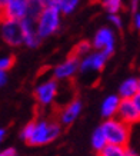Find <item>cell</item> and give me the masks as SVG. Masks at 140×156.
<instances>
[{
  "label": "cell",
  "instance_id": "cell-2",
  "mask_svg": "<svg viewBox=\"0 0 140 156\" xmlns=\"http://www.w3.org/2000/svg\"><path fill=\"white\" fill-rule=\"evenodd\" d=\"M102 130L106 136L107 145H114V146L127 147L130 142L131 128L126 123H123L117 118L107 119L102 123Z\"/></svg>",
  "mask_w": 140,
  "mask_h": 156
},
{
  "label": "cell",
  "instance_id": "cell-16",
  "mask_svg": "<svg viewBox=\"0 0 140 156\" xmlns=\"http://www.w3.org/2000/svg\"><path fill=\"white\" fill-rule=\"evenodd\" d=\"M43 10H44V2H40V0H32V2H29L27 17L36 22V20L39 19V16L42 14Z\"/></svg>",
  "mask_w": 140,
  "mask_h": 156
},
{
  "label": "cell",
  "instance_id": "cell-25",
  "mask_svg": "<svg viewBox=\"0 0 140 156\" xmlns=\"http://www.w3.org/2000/svg\"><path fill=\"white\" fill-rule=\"evenodd\" d=\"M131 100H133V103H135L136 109H137V112L140 113V92H139V93H137V95H136Z\"/></svg>",
  "mask_w": 140,
  "mask_h": 156
},
{
  "label": "cell",
  "instance_id": "cell-23",
  "mask_svg": "<svg viewBox=\"0 0 140 156\" xmlns=\"http://www.w3.org/2000/svg\"><path fill=\"white\" fill-rule=\"evenodd\" d=\"M0 156H16V149L14 147H6L0 151Z\"/></svg>",
  "mask_w": 140,
  "mask_h": 156
},
{
  "label": "cell",
  "instance_id": "cell-10",
  "mask_svg": "<svg viewBox=\"0 0 140 156\" xmlns=\"http://www.w3.org/2000/svg\"><path fill=\"white\" fill-rule=\"evenodd\" d=\"M119 120L126 123L129 126H133L136 123H140V113L137 112L135 103L131 99H121L119 105V110H117V116Z\"/></svg>",
  "mask_w": 140,
  "mask_h": 156
},
{
  "label": "cell",
  "instance_id": "cell-4",
  "mask_svg": "<svg viewBox=\"0 0 140 156\" xmlns=\"http://www.w3.org/2000/svg\"><path fill=\"white\" fill-rule=\"evenodd\" d=\"M29 0H6L0 2V22L16 20L22 22L27 17Z\"/></svg>",
  "mask_w": 140,
  "mask_h": 156
},
{
  "label": "cell",
  "instance_id": "cell-24",
  "mask_svg": "<svg viewBox=\"0 0 140 156\" xmlns=\"http://www.w3.org/2000/svg\"><path fill=\"white\" fill-rule=\"evenodd\" d=\"M133 26H135L136 30H139L140 32V13L139 12L133 14Z\"/></svg>",
  "mask_w": 140,
  "mask_h": 156
},
{
  "label": "cell",
  "instance_id": "cell-19",
  "mask_svg": "<svg viewBox=\"0 0 140 156\" xmlns=\"http://www.w3.org/2000/svg\"><path fill=\"white\" fill-rule=\"evenodd\" d=\"M79 6L77 0H57V9L63 14H70L73 13Z\"/></svg>",
  "mask_w": 140,
  "mask_h": 156
},
{
  "label": "cell",
  "instance_id": "cell-11",
  "mask_svg": "<svg viewBox=\"0 0 140 156\" xmlns=\"http://www.w3.org/2000/svg\"><path fill=\"white\" fill-rule=\"evenodd\" d=\"M82 108H83L82 100H79V99L72 100L69 105H66L65 108L61 109L60 115H59V123H60L61 126L72 125L76 119L79 118V115L82 113Z\"/></svg>",
  "mask_w": 140,
  "mask_h": 156
},
{
  "label": "cell",
  "instance_id": "cell-15",
  "mask_svg": "<svg viewBox=\"0 0 140 156\" xmlns=\"http://www.w3.org/2000/svg\"><path fill=\"white\" fill-rule=\"evenodd\" d=\"M90 140H92V147H93L97 153H100L104 147L107 146L106 136H104V133H103V130H102V128H100V126H99L97 129H94V130H93Z\"/></svg>",
  "mask_w": 140,
  "mask_h": 156
},
{
  "label": "cell",
  "instance_id": "cell-6",
  "mask_svg": "<svg viewBox=\"0 0 140 156\" xmlns=\"http://www.w3.org/2000/svg\"><path fill=\"white\" fill-rule=\"evenodd\" d=\"M109 56L104 55L103 52H93L87 55L86 57H83L80 60L79 72L82 76L93 75V73H99L100 70H103V67L106 65Z\"/></svg>",
  "mask_w": 140,
  "mask_h": 156
},
{
  "label": "cell",
  "instance_id": "cell-1",
  "mask_svg": "<svg viewBox=\"0 0 140 156\" xmlns=\"http://www.w3.org/2000/svg\"><path fill=\"white\" fill-rule=\"evenodd\" d=\"M61 132V125L59 122L39 119L29 122L22 130V137L32 146H42L53 142Z\"/></svg>",
  "mask_w": 140,
  "mask_h": 156
},
{
  "label": "cell",
  "instance_id": "cell-13",
  "mask_svg": "<svg viewBox=\"0 0 140 156\" xmlns=\"http://www.w3.org/2000/svg\"><path fill=\"white\" fill-rule=\"evenodd\" d=\"M120 100L121 99L119 98V95H109V96H106V99L102 102L100 113H102V116L106 119V120L117 116V110H119Z\"/></svg>",
  "mask_w": 140,
  "mask_h": 156
},
{
  "label": "cell",
  "instance_id": "cell-3",
  "mask_svg": "<svg viewBox=\"0 0 140 156\" xmlns=\"http://www.w3.org/2000/svg\"><path fill=\"white\" fill-rule=\"evenodd\" d=\"M60 26V12L54 6L47 5L44 2V10L36 20V30L40 39H46L56 33Z\"/></svg>",
  "mask_w": 140,
  "mask_h": 156
},
{
  "label": "cell",
  "instance_id": "cell-30",
  "mask_svg": "<svg viewBox=\"0 0 140 156\" xmlns=\"http://www.w3.org/2000/svg\"><path fill=\"white\" fill-rule=\"evenodd\" d=\"M139 83H140V79H139Z\"/></svg>",
  "mask_w": 140,
  "mask_h": 156
},
{
  "label": "cell",
  "instance_id": "cell-8",
  "mask_svg": "<svg viewBox=\"0 0 140 156\" xmlns=\"http://www.w3.org/2000/svg\"><path fill=\"white\" fill-rule=\"evenodd\" d=\"M57 80L54 79H49L46 82H42L37 87L34 89V98L40 105L43 106H49L53 103V100L56 99L57 96Z\"/></svg>",
  "mask_w": 140,
  "mask_h": 156
},
{
  "label": "cell",
  "instance_id": "cell-29",
  "mask_svg": "<svg viewBox=\"0 0 140 156\" xmlns=\"http://www.w3.org/2000/svg\"><path fill=\"white\" fill-rule=\"evenodd\" d=\"M127 151H129V156H139V153L136 151H133V149H129V147H127Z\"/></svg>",
  "mask_w": 140,
  "mask_h": 156
},
{
  "label": "cell",
  "instance_id": "cell-21",
  "mask_svg": "<svg viewBox=\"0 0 140 156\" xmlns=\"http://www.w3.org/2000/svg\"><path fill=\"white\" fill-rule=\"evenodd\" d=\"M14 65V57L13 56H3L0 57V72H7L12 69Z\"/></svg>",
  "mask_w": 140,
  "mask_h": 156
},
{
  "label": "cell",
  "instance_id": "cell-17",
  "mask_svg": "<svg viewBox=\"0 0 140 156\" xmlns=\"http://www.w3.org/2000/svg\"><path fill=\"white\" fill-rule=\"evenodd\" d=\"M90 53H92V43L87 42V40H82V42H79L75 46L72 55L75 57H77V59H80V57L83 59V57H86Z\"/></svg>",
  "mask_w": 140,
  "mask_h": 156
},
{
  "label": "cell",
  "instance_id": "cell-22",
  "mask_svg": "<svg viewBox=\"0 0 140 156\" xmlns=\"http://www.w3.org/2000/svg\"><path fill=\"white\" fill-rule=\"evenodd\" d=\"M109 22L114 26V27L117 29H121L123 27V20H121V17L119 16V14H109Z\"/></svg>",
  "mask_w": 140,
  "mask_h": 156
},
{
  "label": "cell",
  "instance_id": "cell-18",
  "mask_svg": "<svg viewBox=\"0 0 140 156\" xmlns=\"http://www.w3.org/2000/svg\"><path fill=\"white\" fill-rule=\"evenodd\" d=\"M99 156H129V151H127V147H123V146L107 145L99 153Z\"/></svg>",
  "mask_w": 140,
  "mask_h": 156
},
{
  "label": "cell",
  "instance_id": "cell-9",
  "mask_svg": "<svg viewBox=\"0 0 140 156\" xmlns=\"http://www.w3.org/2000/svg\"><path fill=\"white\" fill-rule=\"evenodd\" d=\"M79 66H80V59L75 57L73 55H70L66 60H63L57 66H54V69H53L54 80H66V79L73 77L79 72Z\"/></svg>",
  "mask_w": 140,
  "mask_h": 156
},
{
  "label": "cell",
  "instance_id": "cell-27",
  "mask_svg": "<svg viewBox=\"0 0 140 156\" xmlns=\"http://www.w3.org/2000/svg\"><path fill=\"white\" fill-rule=\"evenodd\" d=\"M5 136H6V129L0 128V142H3V139H5Z\"/></svg>",
  "mask_w": 140,
  "mask_h": 156
},
{
  "label": "cell",
  "instance_id": "cell-12",
  "mask_svg": "<svg viewBox=\"0 0 140 156\" xmlns=\"http://www.w3.org/2000/svg\"><path fill=\"white\" fill-rule=\"evenodd\" d=\"M20 24H22V30H23L24 44L27 48H37L42 39L39 37L37 30H36V22L26 17L20 22Z\"/></svg>",
  "mask_w": 140,
  "mask_h": 156
},
{
  "label": "cell",
  "instance_id": "cell-26",
  "mask_svg": "<svg viewBox=\"0 0 140 156\" xmlns=\"http://www.w3.org/2000/svg\"><path fill=\"white\" fill-rule=\"evenodd\" d=\"M6 82H7V73L6 72H0V87L5 86Z\"/></svg>",
  "mask_w": 140,
  "mask_h": 156
},
{
  "label": "cell",
  "instance_id": "cell-5",
  "mask_svg": "<svg viewBox=\"0 0 140 156\" xmlns=\"http://www.w3.org/2000/svg\"><path fill=\"white\" fill-rule=\"evenodd\" d=\"M0 33L2 37L9 46H20L24 43L23 30L20 22L16 20H2L0 22Z\"/></svg>",
  "mask_w": 140,
  "mask_h": 156
},
{
  "label": "cell",
  "instance_id": "cell-7",
  "mask_svg": "<svg viewBox=\"0 0 140 156\" xmlns=\"http://www.w3.org/2000/svg\"><path fill=\"white\" fill-rule=\"evenodd\" d=\"M114 46H116V37L112 29H99L93 37V48L97 49V52H103L104 55L110 56L114 52Z\"/></svg>",
  "mask_w": 140,
  "mask_h": 156
},
{
  "label": "cell",
  "instance_id": "cell-28",
  "mask_svg": "<svg viewBox=\"0 0 140 156\" xmlns=\"http://www.w3.org/2000/svg\"><path fill=\"white\" fill-rule=\"evenodd\" d=\"M131 10H133V14L137 13V2H131Z\"/></svg>",
  "mask_w": 140,
  "mask_h": 156
},
{
  "label": "cell",
  "instance_id": "cell-14",
  "mask_svg": "<svg viewBox=\"0 0 140 156\" xmlns=\"http://www.w3.org/2000/svg\"><path fill=\"white\" fill-rule=\"evenodd\" d=\"M140 92L139 79L136 77H127L126 80L121 82L119 86V98L120 99H133Z\"/></svg>",
  "mask_w": 140,
  "mask_h": 156
},
{
  "label": "cell",
  "instance_id": "cell-20",
  "mask_svg": "<svg viewBox=\"0 0 140 156\" xmlns=\"http://www.w3.org/2000/svg\"><path fill=\"white\" fill-rule=\"evenodd\" d=\"M103 7L109 14H119V12L123 7V3L120 0H104L103 2Z\"/></svg>",
  "mask_w": 140,
  "mask_h": 156
}]
</instances>
